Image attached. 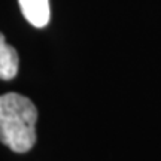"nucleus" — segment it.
I'll return each mask as SVG.
<instances>
[{"label":"nucleus","mask_w":161,"mask_h":161,"mask_svg":"<svg viewBox=\"0 0 161 161\" xmlns=\"http://www.w3.org/2000/svg\"><path fill=\"white\" fill-rule=\"evenodd\" d=\"M37 109L18 92L0 96V142L17 154L29 152L36 143Z\"/></svg>","instance_id":"obj_1"},{"label":"nucleus","mask_w":161,"mask_h":161,"mask_svg":"<svg viewBox=\"0 0 161 161\" xmlns=\"http://www.w3.org/2000/svg\"><path fill=\"white\" fill-rule=\"evenodd\" d=\"M19 8L24 18L33 27L42 29L49 23L51 11H49V0H18Z\"/></svg>","instance_id":"obj_2"},{"label":"nucleus","mask_w":161,"mask_h":161,"mask_svg":"<svg viewBox=\"0 0 161 161\" xmlns=\"http://www.w3.org/2000/svg\"><path fill=\"white\" fill-rule=\"evenodd\" d=\"M19 69V57L17 49L5 40V36L0 33V79H14Z\"/></svg>","instance_id":"obj_3"}]
</instances>
